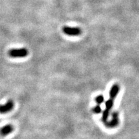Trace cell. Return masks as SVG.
Wrapping results in <instances>:
<instances>
[{"instance_id": "obj_6", "label": "cell", "mask_w": 139, "mask_h": 139, "mask_svg": "<svg viewBox=\"0 0 139 139\" xmlns=\"http://www.w3.org/2000/svg\"><path fill=\"white\" fill-rule=\"evenodd\" d=\"M113 105H114V100L112 99H108V100L105 102V107H106V109H107L109 111L112 109Z\"/></svg>"}, {"instance_id": "obj_1", "label": "cell", "mask_w": 139, "mask_h": 139, "mask_svg": "<svg viewBox=\"0 0 139 139\" xmlns=\"http://www.w3.org/2000/svg\"><path fill=\"white\" fill-rule=\"evenodd\" d=\"M28 54H29V51L26 48L12 49L8 51V55L13 58L25 57L27 56Z\"/></svg>"}, {"instance_id": "obj_7", "label": "cell", "mask_w": 139, "mask_h": 139, "mask_svg": "<svg viewBox=\"0 0 139 139\" xmlns=\"http://www.w3.org/2000/svg\"><path fill=\"white\" fill-rule=\"evenodd\" d=\"M109 112H110V111L108 110L107 109H105L102 112V121L104 122L107 121L108 117H109Z\"/></svg>"}, {"instance_id": "obj_8", "label": "cell", "mask_w": 139, "mask_h": 139, "mask_svg": "<svg viewBox=\"0 0 139 139\" xmlns=\"http://www.w3.org/2000/svg\"><path fill=\"white\" fill-rule=\"evenodd\" d=\"M95 101H96V102L97 103V104L100 105L104 102V97L103 95H98V96H97L96 98H95Z\"/></svg>"}, {"instance_id": "obj_5", "label": "cell", "mask_w": 139, "mask_h": 139, "mask_svg": "<svg viewBox=\"0 0 139 139\" xmlns=\"http://www.w3.org/2000/svg\"><path fill=\"white\" fill-rule=\"evenodd\" d=\"M119 91H120V88H119V85L115 84V85H113L112 86L110 91H109V97H110V99L114 100L116 98V97L117 96Z\"/></svg>"}, {"instance_id": "obj_4", "label": "cell", "mask_w": 139, "mask_h": 139, "mask_svg": "<svg viewBox=\"0 0 139 139\" xmlns=\"http://www.w3.org/2000/svg\"><path fill=\"white\" fill-rule=\"evenodd\" d=\"M14 130V127L12 125H6V126H3L0 129V135L1 136H6L9 133H12Z\"/></svg>"}, {"instance_id": "obj_2", "label": "cell", "mask_w": 139, "mask_h": 139, "mask_svg": "<svg viewBox=\"0 0 139 139\" xmlns=\"http://www.w3.org/2000/svg\"><path fill=\"white\" fill-rule=\"evenodd\" d=\"M63 31L65 34L71 36H77L81 34V30L78 27H70V26H64Z\"/></svg>"}, {"instance_id": "obj_3", "label": "cell", "mask_w": 139, "mask_h": 139, "mask_svg": "<svg viewBox=\"0 0 139 139\" xmlns=\"http://www.w3.org/2000/svg\"><path fill=\"white\" fill-rule=\"evenodd\" d=\"M14 104L12 100H8L4 105H0V113H6L10 112L13 109Z\"/></svg>"}, {"instance_id": "obj_9", "label": "cell", "mask_w": 139, "mask_h": 139, "mask_svg": "<svg viewBox=\"0 0 139 139\" xmlns=\"http://www.w3.org/2000/svg\"><path fill=\"white\" fill-rule=\"evenodd\" d=\"M93 111L94 113H95L96 114H99V113H101V112H102V109H101V107L100 105L97 104L96 106H95V107H94Z\"/></svg>"}]
</instances>
